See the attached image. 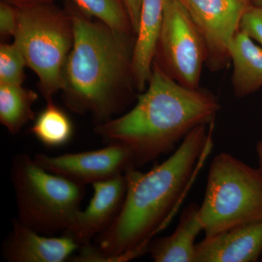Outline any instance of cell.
Segmentation results:
<instances>
[{
  "mask_svg": "<svg viewBox=\"0 0 262 262\" xmlns=\"http://www.w3.org/2000/svg\"><path fill=\"white\" fill-rule=\"evenodd\" d=\"M193 129L178 149L147 172L130 167L126 192L112 225L98 236L97 246L83 245L72 257L77 262H121L148 251L151 239L173 217L190 187L202 158L212 146L214 122Z\"/></svg>",
  "mask_w": 262,
  "mask_h": 262,
  "instance_id": "6da1fadb",
  "label": "cell"
},
{
  "mask_svg": "<svg viewBox=\"0 0 262 262\" xmlns=\"http://www.w3.org/2000/svg\"><path fill=\"white\" fill-rule=\"evenodd\" d=\"M74 43L63 72L66 105L90 114L96 125L120 113L135 97L133 57L136 34L120 32L67 7Z\"/></svg>",
  "mask_w": 262,
  "mask_h": 262,
  "instance_id": "7a4b0ae2",
  "label": "cell"
},
{
  "mask_svg": "<svg viewBox=\"0 0 262 262\" xmlns=\"http://www.w3.org/2000/svg\"><path fill=\"white\" fill-rule=\"evenodd\" d=\"M148 84L130 111L95 128L103 139L128 146L136 166L173 152L193 129L214 122L221 107L209 90L184 87L154 62Z\"/></svg>",
  "mask_w": 262,
  "mask_h": 262,
  "instance_id": "3957f363",
  "label": "cell"
},
{
  "mask_svg": "<svg viewBox=\"0 0 262 262\" xmlns=\"http://www.w3.org/2000/svg\"><path fill=\"white\" fill-rule=\"evenodd\" d=\"M206 237L262 220V170L233 155H215L208 170L200 206Z\"/></svg>",
  "mask_w": 262,
  "mask_h": 262,
  "instance_id": "277c9868",
  "label": "cell"
},
{
  "mask_svg": "<svg viewBox=\"0 0 262 262\" xmlns=\"http://www.w3.org/2000/svg\"><path fill=\"white\" fill-rule=\"evenodd\" d=\"M11 179L18 220L38 233L64 232L81 210L84 186L48 171L27 154L15 157Z\"/></svg>",
  "mask_w": 262,
  "mask_h": 262,
  "instance_id": "5b68a950",
  "label": "cell"
},
{
  "mask_svg": "<svg viewBox=\"0 0 262 262\" xmlns=\"http://www.w3.org/2000/svg\"><path fill=\"white\" fill-rule=\"evenodd\" d=\"M18 27L14 42L27 67L39 79L41 94L46 101L62 91L63 72L74 43V29L68 10L52 3L16 8Z\"/></svg>",
  "mask_w": 262,
  "mask_h": 262,
  "instance_id": "8992f818",
  "label": "cell"
},
{
  "mask_svg": "<svg viewBox=\"0 0 262 262\" xmlns=\"http://www.w3.org/2000/svg\"><path fill=\"white\" fill-rule=\"evenodd\" d=\"M206 48L201 33L179 0H165L154 63L188 89L200 88Z\"/></svg>",
  "mask_w": 262,
  "mask_h": 262,
  "instance_id": "52a82bcc",
  "label": "cell"
},
{
  "mask_svg": "<svg viewBox=\"0 0 262 262\" xmlns=\"http://www.w3.org/2000/svg\"><path fill=\"white\" fill-rule=\"evenodd\" d=\"M201 33L206 48V65L211 72L230 62L229 48L251 0H179Z\"/></svg>",
  "mask_w": 262,
  "mask_h": 262,
  "instance_id": "ba28073f",
  "label": "cell"
},
{
  "mask_svg": "<svg viewBox=\"0 0 262 262\" xmlns=\"http://www.w3.org/2000/svg\"><path fill=\"white\" fill-rule=\"evenodd\" d=\"M34 160L48 171L83 186L108 180L136 167L130 148L116 142L102 149L59 156L39 153Z\"/></svg>",
  "mask_w": 262,
  "mask_h": 262,
  "instance_id": "9c48e42d",
  "label": "cell"
},
{
  "mask_svg": "<svg viewBox=\"0 0 262 262\" xmlns=\"http://www.w3.org/2000/svg\"><path fill=\"white\" fill-rule=\"evenodd\" d=\"M94 196L84 211L80 210L63 233L68 234L80 246L103 233L117 218L125 200V175L92 184Z\"/></svg>",
  "mask_w": 262,
  "mask_h": 262,
  "instance_id": "30bf717a",
  "label": "cell"
},
{
  "mask_svg": "<svg viewBox=\"0 0 262 262\" xmlns=\"http://www.w3.org/2000/svg\"><path fill=\"white\" fill-rule=\"evenodd\" d=\"M80 247L68 234L58 237L44 235L15 219L3 244V254L10 262H63L70 259Z\"/></svg>",
  "mask_w": 262,
  "mask_h": 262,
  "instance_id": "8fae6325",
  "label": "cell"
},
{
  "mask_svg": "<svg viewBox=\"0 0 262 262\" xmlns=\"http://www.w3.org/2000/svg\"><path fill=\"white\" fill-rule=\"evenodd\" d=\"M262 253V220L229 229L196 244L194 262H256Z\"/></svg>",
  "mask_w": 262,
  "mask_h": 262,
  "instance_id": "7c38bea8",
  "label": "cell"
},
{
  "mask_svg": "<svg viewBox=\"0 0 262 262\" xmlns=\"http://www.w3.org/2000/svg\"><path fill=\"white\" fill-rule=\"evenodd\" d=\"M165 0H142L133 57V75L138 92L145 91L163 23Z\"/></svg>",
  "mask_w": 262,
  "mask_h": 262,
  "instance_id": "4fadbf2b",
  "label": "cell"
},
{
  "mask_svg": "<svg viewBox=\"0 0 262 262\" xmlns=\"http://www.w3.org/2000/svg\"><path fill=\"white\" fill-rule=\"evenodd\" d=\"M199 205L192 203L181 214L175 231L167 237L150 243L149 251L155 262H194L195 239L203 231Z\"/></svg>",
  "mask_w": 262,
  "mask_h": 262,
  "instance_id": "5bb4252c",
  "label": "cell"
},
{
  "mask_svg": "<svg viewBox=\"0 0 262 262\" xmlns=\"http://www.w3.org/2000/svg\"><path fill=\"white\" fill-rule=\"evenodd\" d=\"M233 63L232 84L234 96L244 98L262 87V48L238 31L229 48Z\"/></svg>",
  "mask_w": 262,
  "mask_h": 262,
  "instance_id": "9a60e30c",
  "label": "cell"
},
{
  "mask_svg": "<svg viewBox=\"0 0 262 262\" xmlns=\"http://www.w3.org/2000/svg\"><path fill=\"white\" fill-rule=\"evenodd\" d=\"M38 95L21 84H0V122L10 134H18L35 118L33 105Z\"/></svg>",
  "mask_w": 262,
  "mask_h": 262,
  "instance_id": "2e32d148",
  "label": "cell"
},
{
  "mask_svg": "<svg viewBox=\"0 0 262 262\" xmlns=\"http://www.w3.org/2000/svg\"><path fill=\"white\" fill-rule=\"evenodd\" d=\"M30 132L44 145L59 147L71 140L74 127L67 113L50 101L37 115Z\"/></svg>",
  "mask_w": 262,
  "mask_h": 262,
  "instance_id": "e0dca14e",
  "label": "cell"
},
{
  "mask_svg": "<svg viewBox=\"0 0 262 262\" xmlns=\"http://www.w3.org/2000/svg\"><path fill=\"white\" fill-rule=\"evenodd\" d=\"M84 14L106 24L114 30L135 34L123 0H72Z\"/></svg>",
  "mask_w": 262,
  "mask_h": 262,
  "instance_id": "ac0fdd59",
  "label": "cell"
},
{
  "mask_svg": "<svg viewBox=\"0 0 262 262\" xmlns=\"http://www.w3.org/2000/svg\"><path fill=\"white\" fill-rule=\"evenodd\" d=\"M27 62L15 43L0 46V84H21Z\"/></svg>",
  "mask_w": 262,
  "mask_h": 262,
  "instance_id": "d6986e66",
  "label": "cell"
},
{
  "mask_svg": "<svg viewBox=\"0 0 262 262\" xmlns=\"http://www.w3.org/2000/svg\"><path fill=\"white\" fill-rule=\"evenodd\" d=\"M239 30L257 42L262 48V8L251 5L241 18Z\"/></svg>",
  "mask_w": 262,
  "mask_h": 262,
  "instance_id": "ffe728a7",
  "label": "cell"
},
{
  "mask_svg": "<svg viewBox=\"0 0 262 262\" xmlns=\"http://www.w3.org/2000/svg\"><path fill=\"white\" fill-rule=\"evenodd\" d=\"M18 27V11L13 5L2 0L0 3V34L2 37H14Z\"/></svg>",
  "mask_w": 262,
  "mask_h": 262,
  "instance_id": "44dd1931",
  "label": "cell"
},
{
  "mask_svg": "<svg viewBox=\"0 0 262 262\" xmlns=\"http://www.w3.org/2000/svg\"><path fill=\"white\" fill-rule=\"evenodd\" d=\"M123 2L125 3L129 17H130L133 30L136 35L138 27H139L142 0H123Z\"/></svg>",
  "mask_w": 262,
  "mask_h": 262,
  "instance_id": "7402d4cb",
  "label": "cell"
},
{
  "mask_svg": "<svg viewBox=\"0 0 262 262\" xmlns=\"http://www.w3.org/2000/svg\"><path fill=\"white\" fill-rule=\"evenodd\" d=\"M3 1L13 5L15 8H21L28 5L52 3L53 0H3Z\"/></svg>",
  "mask_w": 262,
  "mask_h": 262,
  "instance_id": "603a6c76",
  "label": "cell"
},
{
  "mask_svg": "<svg viewBox=\"0 0 262 262\" xmlns=\"http://www.w3.org/2000/svg\"><path fill=\"white\" fill-rule=\"evenodd\" d=\"M256 151L257 153L259 168L262 170V140L258 141L256 144Z\"/></svg>",
  "mask_w": 262,
  "mask_h": 262,
  "instance_id": "cb8c5ba5",
  "label": "cell"
},
{
  "mask_svg": "<svg viewBox=\"0 0 262 262\" xmlns=\"http://www.w3.org/2000/svg\"><path fill=\"white\" fill-rule=\"evenodd\" d=\"M251 5L253 6L262 8V0H251Z\"/></svg>",
  "mask_w": 262,
  "mask_h": 262,
  "instance_id": "d4e9b609",
  "label": "cell"
}]
</instances>
